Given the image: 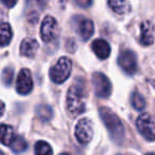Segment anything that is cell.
I'll return each instance as SVG.
<instances>
[{"label": "cell", "instance_id": "1", "mask_svg": "<svg viewBox=\"0 0 155 155\" xmlns=\"http://www.w3.org/2000/svg\"><path fill=\"white\" fill-rule=\"evenodd\" d=\"M67 109L74 116L81 114L86 110V89L80 80H76L68 91Z\"/></svg>", "mask_w": 155, "mask_h": 155}, {"label": "cell", "instance_id": "2", "mask_svg": "<svg viewBox=\"0 0 155 155\" xmlns=\"http://www.w3.org/2000/svg\"><path fill=\"white\" fill-rule=\"evenodd\" d=\"M99 115L106 128L108 129L112 140L116 143H123L124 139V128L119 117L106 107H101L99 109Z\"/></svg>", "mask_w": 155, "mask_h": 155}, {"label": "cell", "instance_id": "3", "mask_svg": "<svg viewBox=\"0 0 155 155\" xmlns=\"http://www.w3.org/2000/svg\"><path fill=\"white\" fill-rule=\"evenodd\" d=\"M72 61L68 57H61L50 70V78L55 84H62L70 77Z\"/></svg>", "mask_w": 155, "mask_h": 155}, {"label": "cell", "instance_id": "4", "mask_svg": "<svg viewBox=\"0 0 155 155\" xmlns=\"http://www.w3.org/2000/svg\"><path fill=\"white\" fill-rule=\"evenodd\" d=\"M92 84L96 96L100 98H107L112 93V84L104 74L96 72L92 75Z\"/></svg>", "mask_w": 155, "mask_h": 155}, {"label": "cell", "instance_id": "5", "mask_svg": "<svg viewBox=\"0 0 155 155\" xmlns=\"http://www.w3.org/2000/svg\"><path fill=\"white\" fill-rule=\"evenodd\" d=\"M136 127L138 132L145 137L147 140H155V120L148 113L139 115L136 121Z\"/></svg>", "mask_w": 155, "mask_h": 155}, {"label": "cell", "instance_id": "6", "mask_svg": "<svg viewBox=\"0 0 155 155\" xmlns=\"http://www.w3.org/2000/svg\"><path fill=\"white\" fill-rule=\"evenodd\" d=\"M118 65L126 74L133 75L137 71V58L134 52L130 50H124L121 52L117 59Z\"/></svg>", "mask_w": 155, "mask_h": 155}, {"label": "cell", "instance_id": "7", "mask_svg": "<svg viewBox=\"0 0 155 155\" xmlns=\"http://www.w3.org/2000/svg\"><path fill=\"white\" fill-rule=\"evenodd\" d=\"M75 137L80 143L86 145L92 140L93 126L89 118H81L75 127Z\"/></svg>", "mask_w": 155, "mask_h": 155}, {"label": "cell", "instance_id": "8", "mask_svg": "<svg viewBox=\"0 0 155 155\" xmlns=\"http://www.w3.org/2000/svg\"><path fill=\"white\" fill-rule=\"evenodd\" d=\"M74 28L82 40L87 41L92 37L94 33L93 21L84 16H75L73 19Z\"/></svg>", "mask_w": 155, "mask_h": 155}, {"label": "cell", "instance_id": "9", "mask_svg": "<svg viewBox=\"0 0 155 155\" xmlns=\"http://www.w3.org/2000/svg\"><path fill=\"white\" fill-rule=\"evenodd\" d=\"M58 34V25L57 21L52 16H47L42 20L40 29L41 38L45 42H51L57 37Z\"/></svg>", "mask_w": 155, "mask_h": 155}, {"label": "cell", "instance_id": "10", "mask_svg": "<svg viewBox=\"0 0 155 155\" xmlns=\"http://www.w3.org/2000/svg\"><path fill=\"white\" fill-rule=\"evenodd\" d=\"M16 90L21 95H28L33 90L32 75L28 69H22L19 72L16 80Z\"/></svg>", "mask_w": 155, "mask_h": 155}, {"label": "cell", "instance_id": "11", "mask_svg": "<svg viewBox=\"0 0 155 155\" xmlns=\"http://www.w3.org/2000/svg\"><path fill=\"white\" fill-rule=\"evenodd\" d=\"M154 25L149 20L143 21L140 25V45L143 47H149L154 42Z\"/></svg>", "mask_w": 155, "mask_h": 155}, {"label": "cell", "instance_id": "12", "mask_svg": "<svg viewBox=\"0 0 155 155\" xmlns=\"http://www.w3.org/2000/svg\"><path fill=\"white\" fill-rule=\"evenodd\" d=\"M92 50L99 59H107L111 54V47L104 39H95L92 42Z\"/></svg>", "mask_w": 155, "mask_h": 155}, {"label": "cell", "instance_id": "13", "mask_svg": "<svg viewBox=\"0 0 155 155\" xmlns=\"http://www.w3.org/2000/svg\"><path fill=\"white\" fill-rule=\"evenodd\" d=\"M39 48V45L35 39L33 38H25L23 39V41L21 42L20 45V54L22 56H25V57L32 58L36 55L37 50Z\"/></svg>", "mask_w": 155, "mask_h": 155}, {"label": "cell", "instance_id": "14", "mask_svg": "<svg viewBox=\"0 0 155 155\" xmlns=\"http://www.w3.org/2000/svg\"><path fill=\"white\" fill-rule=\"evenodd\" d=\"M108 4L113 12L118 15H126L131 12V4L128 0H108Z\"/></svg>", "mask_w": 155, "mask_h": 155}, {"label": "cell", "instance_id": "15", "mask_svg": "<svg viewBox=\"0 0 155 155\" xmlns=\"http://www.w3.org/2000/svg\"><path fill=\"white\" fill-rule=\"evenodd\" d=\"M15 138H16V135L12 126L0 124V143L5 146H11Z\"/></svg>", "mask_w": 155, "mask_h": 155}, {"label": "cell", "instance_id": "16", "mask_svg": "<svg viewBox=\"0 0 155 155\" xmlns=\"http://www.w3.org/2000/svg\"><path fill=\"white\" fill-rule=\"evenodd\" d=\"M13 37L12 29L8 23H0V47H5L11 42Z\"/></svg>", "mask_w": 155, "mask_h": 155}, {"label": "cell", "instance_id": "17", "mask_svg": "<svg viewBox=\"0 0 155 155\" xmlns=\"http://www.w3.org/2000/svg\"><path fill=\"white\" fill-rule=\"evenodd\" d=\"M131 104H132L133 108H134L135 110L141 111V110H143L146 107V99L140 93L135 91V92H133L132 95H131Z\"/></svg>", "mask_w": 155, "mask_h": 155}, {"label": "cell", "instance_id": "18", "mask_svg": "<svg viewBox=\"0 0 155 155\" xmlns=\"http://www.w3.org/2000/svg\"><path fill=\"white\" fill-rule=\"evenodd\" d=\"M11 149L15 153H21V152L25 151L28 149V143L25 140V138L21 136H16V138L13 140V143H11Z\"/></svg>", "mask_w": 155, "mask_h": 155}, {"label": "cell", "instance_id": "19", "mask_svg": "<svg viewBox=\"0 0 155 155\" xmlns=\"http://www.w3.org/2000/svg\"><path fill=\"white\" fill-rule=\"evenodd\" d=\"M35 154L36 155H53L51 146L43 140H39L35 145Z\"/></svg>", "mask_w": 155, "mask_h": 155}, {"label": "cell", "instance_id": "20", "mask_svg": "<svg viewBox=\"0 0 155 155\" xmlns=\"http://www.w3.org/2000/svg\"><path fill=\"white\" fill-rule=\"evenodd\" d=\"M37 115L43 120H49L53 115L52 109L48 106H39L37 108Z\"/></svg>", "mask_w": 155, "mask_h": 155}, {"label": "cell", "instance_id": "21", "mask_svg": "<svg viewBox=\"0 0 155 155\" xmlns=\"http://www.w3.org/2000/svg\"><path fill=\"white\" fill-rule=\"evenodd\" d=\"M1 78L4 84L10 86L13 81V78H14V71H13L12 68H6V69H4L3 72H2Z\"/></svg>", "mask_w": 155, "mask_h": 155}, {"label": "cell", "instance_id": "22", "mask_svg": "<svg viewBox=\"0 0 155 155\" xmlns=\"http://www.w3.org/2000/svg\"><path fill=\"white\" fill-rule=\"evenodd\" d=\"M75 3L77 4L79 8H90L93 3V0H74Z\"/></svg>", "mask_w": 155, "mask_h": 155}, {"label": "cell", "instance_id": "23", "mask_svg": "<svg viewBox=\"0 0 155 155\" xmlns=\"http://www.w3.org/2000/svg\"><path fill=\"white\" fill-rule=\"evenodd\" d=\"M36 4L38 8H42L43 6H45V0H28V4Z\"/></svg>", "mask_w": 155, "mask_h": 155}, {"label": "cell", "instance_id": "24", "mask_svg": "<svg viewBox=\"0 0 155 155\" xmlns=\"http://www.w3.org/2000/svg\"><path fill=\"white\" fill-rule=\"evenodd\" d=\"M17 1H18V0H1L2 3L5 6H8V8H13V6L17 3Z\"/></svg>", "mask_w": 155, "mask_h": 155}, {"label": "cell", "instance_id": "25", "mask_svg": "<svg viewBox=\"0 0 155 155\" xmlns=\"http://www.w3.org/2000/svg\"><path fill=\"white\" fill-rule=\"evenodd\" d=\"M4 110H5V107H4V104L2 101H0V117L3 115Z\"/></svg>", "mask_w": 155, "mask_h": 155}, {"label": "cell", "instance_id": "26", "mask_svg": "<svg viewBox=\"0 0 155 155\" xmlns=\"http://www.w3.org/2000/svg\"><path fill=\"white\" fill-rule=\"evenodd\" d=\"M146 155H155V153H148V154H146Z\"/></svg>", "mask_w": 155, "mask_h": 155}, {"label": "cell", "instance_id": "27", "mask_svg": "<svg viewBox=\"0 0 155 155\" xmlns=\"http://www.w3.org/2000/svg\"><path fill=\"white\" fill-rule=\"evenodd\" d=\"M60 155H70L69 153H62V154H60Z\"/></svg>", "mask_w": 155, "mask_h": 155}, {"label": "cell", "instance_id": "28", "mask_svg": "<svg viewBox=\"0 0 155 155\" xmlns=\"http://www.w3.org/2000/svg\"><path fill=\"white\" fill-rule=\"evenodd\" d=\"M0 155H4V153L2 151H0Z\"/></svg>", "mask_w": 155, "mask_h": 155}, {"label": "cell", "instance_id": "29", "mask_svg": "<svg viewBox=\"0 0 155 155\" xmlns=\"http://www.w3.org/2000/svg\"><path fill=\"white\" fill-rule=\"evenodd\" d=\"M116 155H124V154H116Z\"/></svg>", "mask_w": 155, "mask_h": 155}]
</instances>
